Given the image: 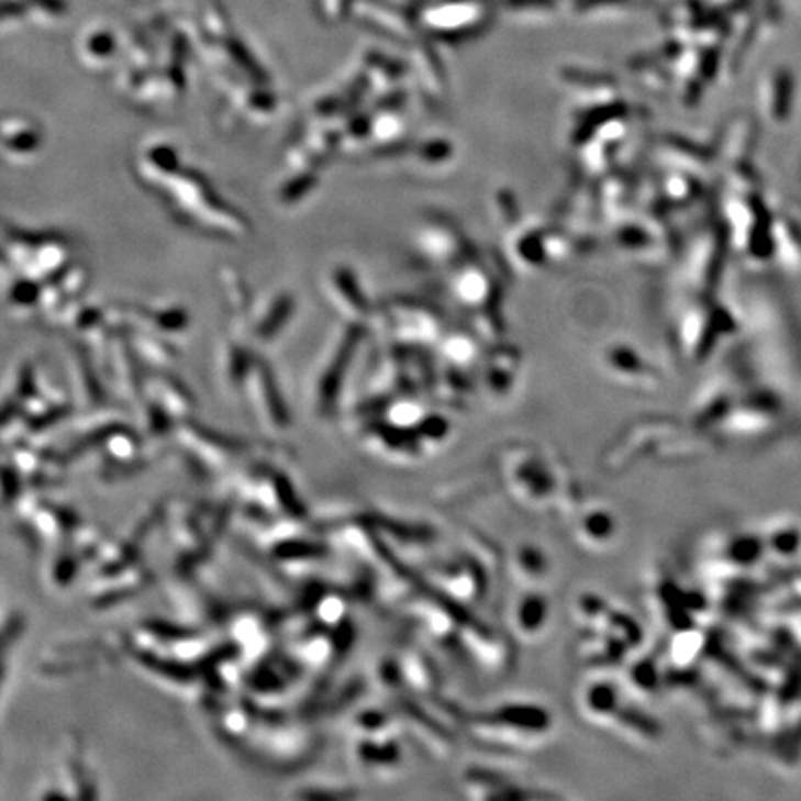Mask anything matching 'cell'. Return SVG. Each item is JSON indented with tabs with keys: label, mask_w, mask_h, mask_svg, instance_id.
I'll return each mask as SVG.
<instances>
[{
	"label": "cell",
	"mask_w": 801,
	"mask_h": 801,
	"mask_svg": "<svg viewBox=\"0 0 801 801\" xmlns=\"http://www.w3.org/2000/svg\"><path fill=\"white\" fill-rule=\"evenodd\" d=\"M492 0H431L420 13V23L436 36L474 34L492 18Z\"/></svg>",
	"instance_id": "6da1fadb"
},
{
	"label": "cell",
	"mask_w": 801,
	"mask_h": 801,
	"mask_svg": "<svg viewBox=\"0 0 801 801\" xmlns=\"http://www.w3.org/2000/svg\"><path fill=\"white\" fill-rule=\"evenodd\" d=\"M21 12V8L18 4H0V19L7 18V15H13V13Z\"/></svg>",
	"instance_id": "7a4b0ae2"
}]
</instances>
